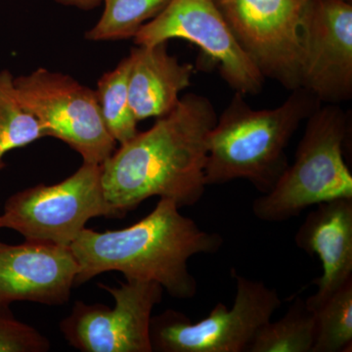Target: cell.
I'll return each instance as SVG.
<instances>
[{"label":"cell","mask_w":352,"mask_h":352,"mask_svg":"<svg viewBox=\"0 0 352 352\" xmlns=\"http://www.w3.org/2000/svg\"><path fill=\"white\" fill-rule=\"evenodd\" d=\"M50 347L43 333L18 320L10 307L0 305V352H45Z\"/></svg>","instance_id":"20"},{"label":"cell","mask_w":352,"mask_h":352,"mask_svg":"<svg viewBox=\"0 0 352 352\" xmlns=\"http://www.w3.org/2000/svg\"><path fill=\"white\" fill-rule=\"evenodd\" d=\"M315 337L314 312L296 298L282 318L259 329L247 352H312Z\"/></svg>","instance_id":"15"},{"label":"cell","mask_w":352,"mask_h":352,"mask_svg":"<svg viewBox=\"0 0 352 352\" xmlns=\"http://www.w3.org/2000/svg\"><path fill=\"white\" fill-rule=\"evenodd\" d=\"M131 61L126 56L112 71L103 74L95 90L104 122L120 145L138 133V120L132 112L129 98Z\"/></svg>","instance_id":"16"},{"label":"cell","mask_w":352,"mask_h":352,"mask_svg":"<svg viewBox=\"0 0 352 352\" xmlns=\"http://www.w3.org/2000/svg\"><path fill=\"white\" fill-rule=\"evenodd\" d=\"M314 312L316 337L312 352H351L352 280Z\"/></svg>","instance_id":"19"},{"label":"cell","mask_w":352,"mask_h":352,"mask_svg":"<svg viewBox=\"0 0 352 352\" xmlns=\"http://www.w3.org/2000/svg\"><path fill=\"white\" fill-rule=\"evenodd\" d=\"M54 1L64 6L75 7L85 11L92 10L102 4V0H54Z\"/></svg>","instance_id":"21"},{"label":"cell","mask_w":352,"mask_h":352,"mask_svg":"<svg viewBox=\"0 0 352 352\" xmlns=\"http://www.w3.org/2000/svg\"><path fill=\"white\" fill-rule=\"evenodd\" d=\"M321 106L302 87L292 90L279 107L254 110L236 94L217 117L208 138L206 185L251 182L261 193L275 186L288 168L286 149L298 126Z\"/></svg>","instance_id":"3"},{"label":"cell","mask_w":352,"mask_h":352,"mask_svg":"<svg viewBox=\"0 0 352 352\" xmlns=\"http://www.w3.org/2000/svg\"><path fill=\"white\" fill-rule=\"evenodd\" d=\"M182 38L196 44L219 67L236 94H256L265 78L241 47L215 0H170L154 19L134 36L138 46Z\"/></svg>","instance_id":"8"},{"label":"cell","mask_w":352,"mask_h":352,"mask_svg":"<svg viewBox=\"0 0 352 352\" xmlns=\"http://www.w3.org/2000/svg\"><path fill=\"white\" fill-rule=\"evenodd\" d=\"M307 120L294 164L270 192L252 201L259 220L282 222L319 204L352 199V175L344 159L349 117L338 104H326Z\"/></svg>","instance_id":"4"},{"label":"cell","mask_w":352,"mask_h":352,"mask_svg":"<svg viewBox=\"0 0 352 352\" xmlns=\"http://www.w3.org/2000/svg\"><path fill=\"white\" fill-rule=\"evenodd\" d=\"M129 57V98L136 120L168 115L191 85L193 65L180 63L170 55L168 43L138 46Z\"/></svg>","instance_id":"14"},{"label":"cell","mask_w":352,"mask_h":352,"mask_svg":"<svg viewBox=\"0 0 352 352\" xmlns=\"http://www.w3.org/2000/svg\"><path fill=\"white\" fill-rule=\"evenodd\" d=\"M98 285L113 296L115 307L78 300L60 323L69 346L83 352H152L150 324L163 287L136 280L113 288Z\"/></svg>","instance_id":"10"},{"label":"cell","mask_w":352,"mask_h":352,"mask_svg":"<svg viewBox=\"0 0 352 352\" xmlns=\"http://www.w3.org/2000/svg\"><path fill=\"white\" fill-rule=\"evenodd\" d=\"M117 217L102 186V166L82 163L63 182L38 184L7 199L2 228L27 241L69 247L94 217Z\"/></svg>","instance_id":"6"},{"label":"cell","mask_w":352,"mask_h":352,"mask_svg":"<svg viewBox=\"0 0 352 352\" xmlns=\"http://www.w3.org/2000/svg\"><path fill=\"white\" fill-rule=\"evenodd\" d=\"M236 282L233 307L217 302L200 322L166 309L152 316L150 340L157 352H247L259 329L281 307L276 289L232 270Z\"/></svg>","instance_id":"5"},{"label":"cell","mask_w":352,"mask_h":352,"mask_svg":"<svg viewBox=\"0 0 352 352\" xmlns=\"http://www.w3.org/2000/svg\"><path fill=\"white\" fill-rule=\"evenodd\" d=\"M300 87L321 103L352 96V2L309 0L303 14Z\"/></svg>","instance_id":"11"},{"label":"cell","mask_w":352,"mask_h":352,"mask_svg":"<svg viewBox=\"0 0 352 352\" xmlns=\"http://www.w3.org/2000/svg\"><path fill=\"white\" fill-rule=\"evenodd\" d=\"M78 271L69 247L27 240L19 245L0 243V305H65Z\"/></svg>","instance_id":"12"},{"label":"cell","mask_w":352,"mask_h":352,"mask_svg":"<svg viewBox=\"0 0 352 352\" xmlns=\"http://www.w3.org/2000/svg\"><path fill=\"white\" fill-rule=\"evenodd\" d=\"M21 102L38 119L44 134L59 139L83 163L103 164L117 149L95 90L71 76L38 68L14 78Z\"/></svg>","instance_id":"7"},{"label":"cell","mask_w":352,"mask_h":352,"mask_svg":"<svg viewBox=\"0 0 352 352\" xmlns=\"http://www.w3.org/2000/svg\"><path fill=\"white\" fill-rule=\"evenodd\" d=\"M315 207L295 236L298 249L316 254L322 265L321 276L314 281L316 293L305 300L312 311L352 280V199Z\"/></svg>","instance_id":"13"},{"label":"cell","mask_w":352,"mask_h":352,"mask_svg":"<svg viewBox=\"0 0 352 352\" xmlns=\"http://www.w3.org/2000/svg\"><path fill=\"white\" fill-rule=\"evenodd\" d=\"M170 0H102L100 19L85 34L89 41L133 38L136 32L157 17Z\"/></svg>","instance_id":"17"},{"label":"cell","mask_w":352,"mask_h":352,"mask_svg":"<svg viewBox=\"0 0 352 352\" xmlns=\"http://www.w3.org/2000/svg\"><path fill=\"white\" fill-rule=\"evenodd\" d=\"M347 1H351V2H352V0H347Z\"/></svg>","instance_id":"24"},{"label":"cell","mask_w":352,"mask_h":352,"mask_svg":"<svg viewBox=\"0 0 352 352\" xmlns=\"http://www.w3.org/2000/svg\"><path fill=\"white\" fill-rule=\"evenodd\" d=\"M179 210L175 201L160 199L147 217L126 228L105 232L83 229L69 245L78 266L76 286L118 271L126 280L156 282L178 300L194 298L197 282L188 261L219 251L223 238L203 230Z\"/></svg>","instance_id":"2"},{"label":"cell","mask_w":352,"mask_h":352,"mask_svg":"<svg viewBox=\"0 0 352 352\" xmlns=\"http://www.w3.org/2000/svg\"><path fill=\"white\" fill-rule=\"evenodd\" d=\"M14 78L7 69L0 71V160L45 138L38 119L21 102Z\"/></svg>","instance_id":"18"},{"label":"cell","mask_w":352,"mask_h":352,"mask_svg":"<svg viewBox=\"0 0 352 352\" xmlns=\"http://www.w3.org/2000/svg\"><path fill=\"white\" fill-rule=\"evenodd\" d=\"M217 120L207 97L188 94L102 166V186L117 217L159 197L191 207L205 193L208 138Z\"/></svg>","instance_id":"1"},{"label":"cell","mask_w":352,"mask_h":352,"mask_svg":"<svg viewBox=\"0 0 352 352\" xmlns=\"http://www.w3.org/2000/svg\"><path fill=\"white\" fill-rule=\"evenodd\" d=\"M2 228V226H1V220H0V229Z\"/></svg>","instance_id":"23"},{"label":"cell","mask_w":352,"mask_h":352,"mask_svg":"<svg viewBox=\"0 0 352 352\" xmlns=\"http://www.w3.org/2000/svg\"><path fill=\"white\" fill-rule=\"evenodd\" d=\"M241 47L264 78L300 87V29L309 0H215Z\"/></svg>","instance_id":"9"},{"label":"cell","mask_w":352,"mask_h":352,"mask_svg":"<svg viewBox=\"0 0 352 352\" xmlns=\"http://www.w3.org/2000/svg\"><path fill=\"white\" fill-rule=\"evenodd\" d=\"M4 168H6V164H4V162L2 161V160H0V170H3Z\"/></svg>","instance_id":"22"}]
</instances>
